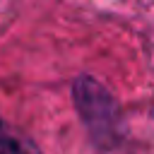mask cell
I'll return each instance as SVG.
<instances>
[{
	"label": "cell",
	"instance_id": "obj_2",
	"mask_svg": "<svg viewBox=\"0 0 154 154\" xmlns=\"http://www.w3.org/2000/svg\"><path fill=\"white\" fill-rule=\"evenodd\" d=\"M0 154H41V152L34 147V142H29L22 132L10 128L0 118Z\"/></svg>",
	"mask_w": 154,
	"mask_h": 154
},
{
	"label": "cell",
	"instance_id": "obj_1",
	"mask_svg": "<svg viewBox=\"0 0 154 154\" xmlns=\"http://www.w3.org/2000/svg\"><path fill=\"white\" fill-rule=\"evenodd\" d=\"M72 96L77 113L91 132L94 142L101 147H113L120 137L123 120L111 91L94 77H79L72 87Z\"/></svg>",
	"mask_w": 154,
	"mask_h": 154
}]
</instances>
